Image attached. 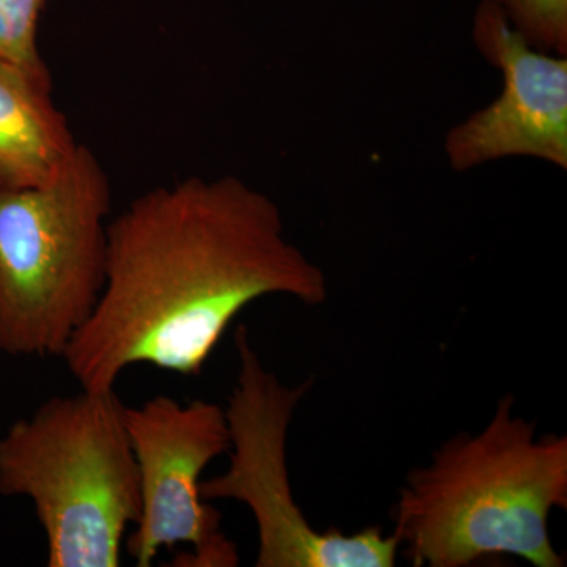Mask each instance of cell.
<instances>
[{
    "instance_id": "obj_1",
    "label": "cell",
    "mask_w": 567,
    "mask_h": 567,
    "mask_svg": "<svg viewBox=\"0 0 567 567\" xmlns=\"http://www.w3.org/2000/svg\"><path fill=\"white\" fill-rule=\"evenodd\" d=\"M271 295L324 303V271L287 238L278 205L235 175H193L111 219L99 305L62 354L81 388L148 364L199 375L230 324Z\"/></svg>"
},
{
    "instance_id": "obj_2",
    "label": "cell",
    "mask_w": 567,
    "mask_h": 567,
    "mask_svg": "<svg viewBox=\"0 0 567 567\" xmlns=\"http://www.w3.org/2000/svg\"><path fill=\"white\" fill-rule=\"evenodd\" d=\"M507 394L476 434H457L410 470L393 509L399 551L413 567H470L516 557L563 567L550 516L567 509V436L536 435Z\"/></svg>"
},
{
    "instance_id": "obj_3",
    "label": "cell",
    "mask_w": 567,
    "mask_h": 567,
    "mask_svg": "<svg viewBox=\"0 0 567 567\" xmlns=\"http://www.w3.org/2000/svg\"><path fill=\"white\" fill-rule=\"evenodd\" d=\"M0 495L31 499L50 567H118L141 513L115 390L54 395L0 435Z\"/></svg>"
},
{
    "instance_id": "obj_4",
    "label": "cell",
    "mask_w": 567,
    "mask_h": 567,
    "mask_svg": "<svg viewBox=\"0 0 567 567\" xmlns=\"http://www.w3.org/2000/svg\"><path fill=\"white\" fill-rule=\"evenodd\" d=\"M111 183L80 144L58 177L0 188V352L59 357L103 292Z\"/></svg>"
},
{
    "instance_id": "obj_5",
    "label": "cell",
    "mask_w": 567,
    "mask_h": 567,
    "mask_svg": "<svg viewBox=\"0 0 567 567\" xmlns=\"http://www.w3.org/2000/svg\"><path fill=\"white\" fill-rule=\"evenodd\" d=\"M238 374L226 406L230 461L226 472L203 481L204 499L244 503L256 520L257 567H393V533L369 527L353 535L320 532L298 506L287 468V439L311 380L284 385L265 368L248 330L235 331Z\"/></svg>"
},
{
    "instance_id": "obj_6",
    "label": "cell",
    "mask_w": 567,
    "mask_h": 567,
    "mask_svg": "<svg viewBox=\"0 0 567 567\" xmlns=\"http://www.w3.org/2000/svg\"><path fill=\"white\" fill-rule=\"evenodd\" d=\"M125 427L140 476L141 513L123 546L136 566H152L163 548L178 546L188 550L175 566H237V544L200 494L205 468L229 453L226 409L204 399L183 404L155 395L125 405Z\"/></svg>"
},
{
    "instance_id": "obj_7",
    "label": "cell",
    "mask_w": 567,
    "mask_h": 567,
    "mask_svg": "<svg viewBox=\"0 0 567 567\" xmlns=\"http://www.w3.org/2000/svg\"><path fill=\"white\" fill-rule=\"evenodd\" d=\"M472 33L477 51L502 71L503 87L494 102L447 132L451 169L466 173L524 156L566 171L567 55L532 47L495 0H481Z\"/></svg>"
},
{
    "instance_id": "obj_8",
    "label": "cell",
    "mask_w": 567,
    "mask_h": 567,
    "mask_svg": "<svg viewBox=\"0 0 567 567\" xmlns=\"http://www.w3.org/2000/svg\"><path fill=\"white\" fill-rule=\"evenodd\" d=\"M80 147L50 76L0 59V188L47 185Z\"/></svg>"
},
{
    "instance_id": "obj_9",
    "label": "cell",
    "mask_w": 567,
    "mask_h": 567,
    "mask_svg": "<svg viewBox=\"0 0 567 567\" xmlns=\"http://www.w3.org/2000/svg\"><path fill=\"white\" fill-rule=\"evenodd\" d=\"M44 0H0V59L50 76L39 50Z\"/></svg>"
},
{
    "instance_id": "obj_10",
    "label": "cell",
    "mask_w": 567,
    "mask_h": 567,
    "mask_svg": "<svg viewBox=\"0 0 567 567\" xmlns=\"http://www.w3.org/2000/svg\"><path fill=\"white\" fill-rule=\"evenodd\" d=\"M536 50L567 55V0H495Z\"/></svg>"
}]
</instances>
